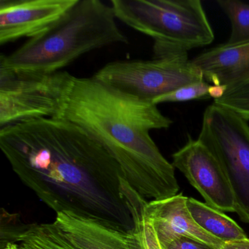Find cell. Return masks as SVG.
<instances>
[{
  "instance_id": "obj_1",
  "label": "cell",
  "mask_w": 249,
  "mask_h": 249,
  "mask_svg": "<svg viewBox=\"0 0 249 249\" xmlns=\"http://www.w3.org/2000/svg\"><path fill=\"white\" fill-rule=\"evenodd\" d=\"M0 147L25 186L56 213H72L116 230L135 228L134 188L117 161L80 126L41 119L4 126Z\"/></svg>"
},
{
  "instance_id": "obj_2",
  "label": "cell",
  "mask_w": 249,
  "mask_h": 249,
  "mask_svg": "<svg viewBox=\"0 0 249 249\" xmlns=\"http://www.w3.org/2000/svg\"><path fill=\"white\" fill-rule=\"evenodd\" d=\"M56 119L80 126L103 145L128 183L145 199L161 200L178 195L175 167L150 135L173 124L157 105L94 77L73 76Z\"/></svg>"
},
{
  "instance_id": "obj_3",
  "label": "cell",
  "mask_w": 249,
  "mask_h": 249,
  "mask_svg": "<svg viewBox=\"0 0 249 249\" xmlns=\"http://www.w3.org/2000/svg\"><path fill=\"white\" fill-rule=\"evenodd\" d=\"M111 5L100 0H76L49 28L29 39L0 65L15 71L54 72L91 51L128 44Z\"/></svg>"
},
{
  "instance_id": "obj_4",
  "label": "cell",
  "mask_w": 249,
  "mask_h": 249,
  "mask_svg": "<svg viewBox=\"0 0 249 249\" xmlns=\"http://www.w3.org/2000/svg\"><path fill=\"white\" fill-rule=\"evenodd\" d=\"M115 16L154 40V58L208 46L213 30L199 0H111Z\"/></svg>"
},
{
  "instance_id": "obj_5",
  "label": "cell",
  "mask_w": 249,
  "mask_h": 249,
  "mask_svg": "<svg viewBox=\"0 0 249 249\" xmlns=\"http://www.w3.org/2000/svg\"><path fill=\"white\" fill-rule=\"evenodd\" d=\"M198 140L221 164L230 181L236 213L249 223V124L241 116L213 103L202 116Z\"/></svg>"
},
{
  "instance_id": "obj_6",
  "label": "cell",
  "mask_w": 249,
  "mask_h": 249,
  "mask_svg": "<svg viewBox=\"0 0 249 249\" xmlns=\"http://www.w3.org/2000/svg\"><path fill=\"white\" fill-rule=\"evenodd\" d=\"M73 75L15 71L0 65V126L56 119Z\"/></svg>"
},
{
  "instance_id": "obj_7",
  "label": "cell",
  "mask_w": 249,
  "mask_h": 249,
  "mask_svg": "<svg viewBox=\"0 0 249 249\" xmlns=\"http://www.w3.org/2000/svg\"><path fill=\"white\" fill-rule=\"evenodd\" d=\"M93 77L122 92L153 103L183 86L204 80L188 53L151 60L111 62Z\"/></svg>"
},
{
  "instance_id": "obj_8",
  "label": "cell",
  "mask_w": 249,
  "mask_h": 249,
  "mask_svg": "<svg viewBox=\"0 0 249 249\" xmlns=\"http://www.w3.org/2000/svg\"><path fill=\"white\" fill-rule=\"evenodd\" d=\"M172 157L173 167L184 175L207 205L222 212L236 213L230 181L215 156L199 140L189 135L184 146Z\"/></svg>"
},
{
  "instance_id": "obj_9",
  "label": "cell",
  "mask_w": 249,
  "mask_h": 249,
  "mask_svg": "<svg viewBox=\"0 0 249 249\" xmlns=\"http://www.w3.org/2000/svg\"><path fill=\"white\" fill-rule=\"evenodd\" d=\"M76 0H1L0 45L35 37L58 21Z\"/></svg>"
},
{
  "instance_id": "obj_10",
  "label": "cell",
  "mask_w": 249,
  "mask_h": 249,
  "mask_svg": "<svg viewBox=\"0 0 249 249\" xmlns=\"http://www.w3.org/2000/svg\"><path fill=\"white\" fill-rule=\"evenodd\" d=\"M187 197L182 194L148 202L145 215L154 226L161 246L178 236H186L203 242L215 249H221L224 243L208 234L198 226L186 206Z\"/></svg>"
},
{
  "instance_id": "obj_11",
  "label": "cell",
  "mask_w": 249,
  "mask_h": 249,
  "mask_svg": "<svg viewBox=\"0 0 249 249\" xmlns=\"http://www.w3.org/2000/svg\"><path fill=\"white\" fill-rule=\"evenodd\" d=\"M192 62L208 84L232 85L249 77V40L218 45L202 52Z\"/></svg>"
},
{
  "instance_id": "obj_12",
  "label": "cell",
  "mask_w": 249,
  "mask_h": 249,
  "mask_svg": "<svg viewBox=\"0 0 249 249\" xmlns=\"http://www.w3.org/2000/svg\"><path fill=\"white\" fill-rule=\"evenodd\" d=\"M54 223L78 249H133L132 231L116 230L66 211L57 213Z\"/></svg>"
},
{
  "instance_id": "obj_13",
  "label": "cell",
  "mask_w": 249,
  "mask_h": 249,
  "mask_svg": "<svg viewBox=\"0 0 249 249\" xmlns=\"http://www.w3.org/2000/svg\"><path fill=\"white\" fill-rule=\"evenodd\" d=\"M186 206L198 226L223 243L247 238L243 229L222 211L192 197H187Z\"/></svg>"
},
{
  "instance_id": "obj_14",
  "label": "cell",
  "mask_w": 249,
  "mask_h": 249,
  "mask_svg": "<svg viewBox=\"0 0 249 249\" xmlns=\"http://www.w3.org/2000/svg\"><path fill=\"white\" fill-rule=\"evenodd\" d=\"M19 249H78L65 237L54 222L25 224L21 223L8 243Z\"/></svg>"
},
{
  "instance_id": "obj_15",
  "label": "cell",
  "mask_w": 249,
  "mask_h": 249,
  "mask_svg": "<svg viewBox=\"0 0 249 249\" xmlns=\"http://www.w3.org/2000/svg\"><path fill=\"white\" fill-rule=\"evenodd\" d=\"M217 3L231 24V33L227 43L249 40V4L239 0H218Z\"/></svg>"
},
{
  "instance_id": "obj_16",
  "label": "cell",
  "mask_w": 249,
  "mask_h": 249,
  "mask_svg": "<svg viewBox=\"0 0 249 249\" xmlns=\"http://www.w3.org/2000/svg\"><path fill=\"white\" fill-rule=\"evenodd\" d=\"M218 106L232 110L245 120L249 121V77L226 87L222 97L213 100Z\"/></svg>"
},
{
  "instance_id": "obj_17",
  "label": "cell",
  "mask_w": 249,
  "mask_h": 249,
  "mask_svg": "<svg viewBox=\"0 0 249 249\" xmlns=\"http://www.w3.org/2000/svg\"><path fill=\"white\" fill-rule=\"evenodd\" d=\"M211 84L205 81H196L183 86L165 95L158 97L154 101L158 106L160 103H180L199 99L210 97L209 90Z\"/></svg>"
},
{
  "instance_id": "obj_18",
  "label": "cell",
  "mask_w": 249,
  "mask_h": 249,
  "mask_svg": "<svg viewBox=\"0 0 249 249\" xmlns=\"http://www.w3.org/2000/svg\"><path fill=\"white\" fill-rule=\"evenodd\" d=\"M162 247L164 249H215L203 242L186 236L175 237Z\"/></svg>"
},
{
  "instance_id": "obj_19",
  "label": "cell",
  "mask_w": 249,
  "mask_h": 249,
  "mask_svg": "<svg viewBox=\"0 0 249 249\" xmlns=\"http://www.w3.org/2000/svg\"><path fill=\"white\" fill-rule=\"evenodd\" d=\"M221 249H249V238L225 243Z\"/></svg>"
},
{
  "instance_id": "obj_20",
  "label": "cell",
  "mask_w": 249,
  "mask_h": 249,
  "mask_svg": "<svg viewBox=\"0 0 249 249\" xmlns=\"http://www.w3.org/2000/svg\"><path fill=\"white\" fill-rule=\"evenodd\" d=\"M225 89V86L211 85L209 90L210 97L213 98V100H217V99L222 97Z\"/></svg>"
},
{
  "instance_id": "obj_21",
  "label": "cell",
  "mask_w": 249,
  "mask_h": 249,
  "mask_svg": "<svg viewBox=\"0 0 249 249\" xmlns=\"http://www.w3.org/2000/svg\"><path fill=\"white\" fill-rule=\"evenodd\" d=\"M2 249H19L16 243H9L2 248Z\"/></svg>"
}]
</instances>
